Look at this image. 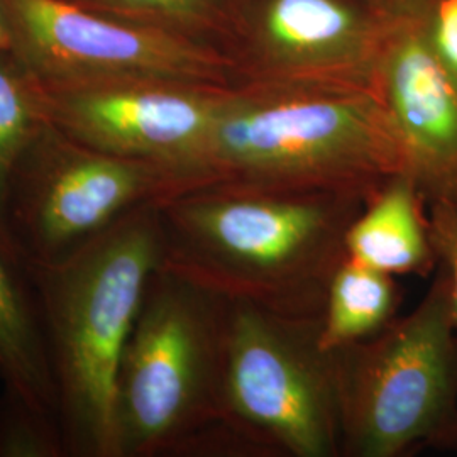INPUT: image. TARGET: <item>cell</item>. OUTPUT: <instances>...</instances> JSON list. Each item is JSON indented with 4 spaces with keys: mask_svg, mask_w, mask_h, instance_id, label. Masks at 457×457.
Instances as JSON below:
<instances>
[{
    "mask_svg": "<svg viewBox=\"0 0 457 457\" xmlns=\"http://www.w3.org/2000/svg\"><path fill=\"white\" fill-rule=\"evenodd\" d=\"M360 195L209 181L160 202L163 264L232 302L322 319Z\"/></svg>",
    "mask_w": 457,
    "mask_h": 457,
    "instance_id": "cell-1",
    "label": "cell"
},
{
    "mask_svg": "<svg viewBox=\"0 0 457 457\" xmlns=\"http://www.w3.org/2000/svg\"><path fill=\"white\" fill-rule=\"evenodd\" d=\"M403 173L407 153L370 85L230 87L204 158L205 183L336 190L368 202Z\"/></svg>",
    "mask_w": 457,
    "mask_h": 457,
    "instance_id": "cell-2",
    "label": "cell"
},
{
    "mask_svg": "<svg viewBox=\"0 0 457 457\" xmlns=\"http://www.w3.org/2000/svg\"><path fill=\"white\" fill-rule=\"evenodd\" d=\"M163 262L160 202L62 262L24 268L33 285L68 457H119L115 385L147 281Z\"/></svg>",
    "mask_w": 457,
    "mask_h": 457,
    "instance_id": "cell-3",
    "label": "cell"
},
{
    "mask_svg": "<svg viewBox=\"0 0 457 457\" xmlns=\"http://www.w3.org/2000/svg\"><path fill=\"white\" fill-rule=\"evenodd\" d=\"M230 300L160 264L115 385L119 457L239 456L224 417Z\"/></svg>",
    "mask_w": 457,
    "mask_h": 457,
    "instance_id": "cell-4",
    "label": "cell"
},
{
    "mask_svg": "<svg viewBox=\"0 0 457 457\" xmlns=\"http://www.w3.org/2000/svg\"><path fill=\"white\" fill-rule=\"evenodd\" d=\"M320 326L230 300L224 417L239 456L343 457L337 353Z\"/></svg>",
    "mask_w": 457,
    "mask_h": 457,
    "instance_id": "cell-5",
    "label": "cell"
},
{
    "mask_svg": "<svg viewBox=\"0 0 457 457\" xmlns=\"http://www.w3.org/2000/svg\"><path fill=\"white\" fill-rule=\"evenodd\" d=\"M456 324L441 262L419 305L337 351L343 457H400L456 427Z\"/></svg>",
    "mask_w": 457,
    "mask_h": 457,
    "instance_id": "cell-6",
    "label": "cell"
},
{
    "mask_svg": "<svg viewBox=\"0 0 457 457\" xmlns=\"http://www.w3.org/2000/svg\"><path fill=\"white\" fill-rule=\"evenodd\" d=\"M190 187L177 170L98 151L46 120L9 185L11 243L24 268L62 262L132 211Z\"/></svg>",
    "mask_w": 457,
    "mask_h": 457,
    "instance_id": "cell-7",
    "label": "cell"
},
{
    "mask_svg": "<svg viewBox=\"0 0 457 457\" xmlns=\"http://www.w3.org/2000/svg\"><path fill=\"white\" fill-rule=\"evenodd\" d=\"M11 53L37 82L163 80L236 87L234 66L215 46L70 0H0Z\"/></svg>",
    "mask_w": 457,
    "mask_h": 457,
    "instance_id": "cell-8",
    "label": "cell"
},
{
    "mask_svg": "<svg viewBox=\"0 0 457 457\" xmlns=\"http://www.w3.org/2000/svg\"><path fill=\"white\" fill-rule=\"evenodd\" d=\"M403 7L393 0H234L222 53L237 85L376 87Z\"/></svg>",
    "mask_w": 457,
    "mask_h": 457,
    "instance_id": "cell-9",
    "label": "cell"
},
{
    "mask_svg": "<svg viewBox=\"0 0 457 457\" xmlns=\"http://www.w3.org/2000/svg\"><path fill=\"white\" fill-rule=\"evenodd\" d=\"M37 87L45 119L70 137L114 156L177 170L195 185L205 181L204 158L228 88L163 80Z\"/></svg>",
    "mask_w": 457,
    "mask_h": 457,
    "instance_id": "cell-10",
    "label": "cell"
},
{
    "mask_svg": "<svg viewBox=\"0 0 457 457\" xmlns=\"http://www.w3.org/2000/svg\"><path fill=\"white\" fill-rule=\"evenodd\" d=\"M375 85L425 202H457V73L434 48L419 0L396 19Z\"/></svg>",
    "mask_w": 457,
    "mask_h": 457,
    "instance_id": "cell-11",
    "label": "cell"
},
{
    "mask_svg": "<svg viewBox=\"0 0 457 457\" xmlns=\"http://www.w3.org/2000/svg\"><path fill=\"white\" fill-rule=\"evenodd\" d=\"M425 198L403 173L388 181L364 207L345 236L347 258L392 277H425L437 268Z\"/></svg>",
    "mask_w": 457,
    "mask_h": 457,
    "instance_id": "cell-12",
    "label": "cell"
},
{
    "mask_svg": "<svg viewBox=\"0 0 457 457\" xmlns=\"http://www.w3.org/2000/svg\"><path fill=\"white\" fill-rule=\"evenodd\" d=\"M0 381L41 409H56L48 345L26 270L0 247Z\"/></svg>",
    "mask_w": 457,
    "mask_h": 457,
    "instance_id": "cell-13",
    "label": "cell"
},
{
    "mask_svg": "<svg viewBox=\"0 0 457 457\" xmlns=\"http://www.w3.org/2000/svg\"><path fill=\"white\" fill-rule=\"evenodd\" d=\"M400 290L395 277L347 258L327 292L319 343L337 353L378 334L396 317Z\"/></svg>",
    "mask_w": 457,
    "mask_h": 457,
    "instance_id": "cell-14",
    "label": "cell"
},
{
    "mask_svg": "<svg viewBox=\"0 0 457 457\" xmlns=\"http://www.w3.org/2000/svg\"><path fill=\"white\" fill-rule=\"evenodd\" d=\"M45 124L36 79L11 51L0 49V247L16 262L7 228L9 185L22 153Z\"/></svg>",
    "mask_w": 457,
    "mask_h": 457,
    "instance_id": "cell-15",
    "label": "cell"
},
{
    "mask_svg": "<svg viewBox=\"0 0 457 457\" xmlns=\"http://www.w3.org/2000/svg\"><path fill=\"white\" fill-rule=\"evenodd\" d=\"M222 51L234 0H70Z\"/></svg>",
    "mask_w": 457,
    "mask_h": 457,
    "instance_id": "cell-16",
    "label": "cell"
},
{
    "mask_svg": "<svg viewBox=\"0 0 457 457\" xmlns=\"http://www.w3.org/2000/svg\"><path fill=\"white\" fill-rule=\"evenodd\" d=\"M0 457H68L58 413L2 390Z\"/></svg>",
    "mask_w": 457,
    "mask_h": 457,
    "instance_id": "cell-17",
    "label": "cell"
},
{
    "mask_svg": "<svg viewBox=\"0 0 457 457\" xmlns=\"http://www.w3.org/2000/svg\"><path fill=\"white\" fill-rule=\"evenodd\" d=\"M428 232L437 262H441L449 279L451 305L457 330V202L432 200L427 204Z\"/></svg>",
    "mask_w": 457,
    "mask_h": 457,
    "instance_id": "cell-18",
    "label": "cell"
},
{
    "mask_svg": "<svg viewBox=\"0 0 457 457\" xmlns=\"http://www.w3.org/2000/svg\"><path fill=\"white\" fill-rule=\"evenodd\" d=\"M419 4L434 48L457 73V0H419Z\"/></svg>",
    "mask_w": 457,
    "mask_h": 457,
    "instance_id": "cell-19",
    "label": "cell"
},
{
    "mask_svg": "<svg viewBox=\"0 0 457 457\" xmlns=\"http://www.w3.org/2000/svg\"><path fill=\"white\" fill-rule=\"evenodd\" d=\"M0 49L11 51V39H9V29H7V21H5V14L0 4Z\"/></svg>",
    "mask_w": 457,
    "mask_h": 457,
    "instance_id": "cell-20",
    "label": "cell"
},
{
    "mask_svg": "<svg viewBox=\"0 0 457 457\" xmlns=\"http://www.w3.org/2000/svg\"><path fill=\"white\" fill-rule=\"evenodd\" d=\"M395 4H398V5H409L411 2H415V0H393Z\"/></svg>",
    "mask_w": 457,
    "mask_h": 457,
    "instance_id": "cell-21",
    "label": "cell"
}]
</instances>
